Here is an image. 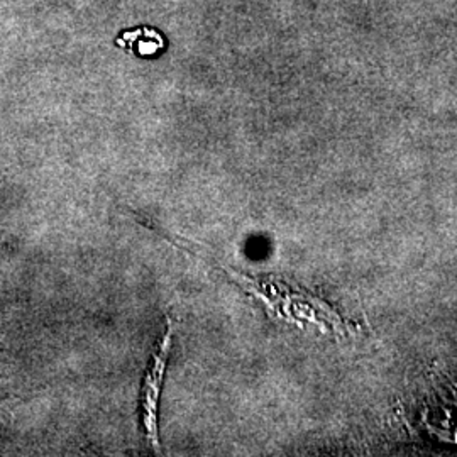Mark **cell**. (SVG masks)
Here are the masks:
<instances>
[{
  "mask_svg": "<svg viewBox=\"0 0 457 457\" xmlns=\"http://www.w3.org/2000/svg\"><path fill=\"white\" fill-rule=\"evenodd\" d=\"M170 330L166 332L160 354L154 358V366L149 371L146 378V386H145V425H146L147 436L153 441V445L158 447V430H156V407H158V396H160V388H162V378H163L164 366H166V358L168 351L171 347V324L168 327Z\"/></svg>",
  "mask_w": 457,
  "mask_h": 457,
  "instance_id": "cell-1",
  "label": "cell"
},
{
  "mask_svg": "<svg viewBox=\"0 0 457 457\" xmlns=\"http://www.w3.org/2000/svg\"><path fill=\"white\" fill-rule=\"evenodd\" d=\"M119 46L132 48L139 56H151L164 48V39L158 31L149 28H139L136 31L122 34L117 41Z\"/></svg>",
  "mask_w": 457,
  "mask_h": 457,
  "instance_id": "cell-2",
  "label": "cell"
}]
</instances>
